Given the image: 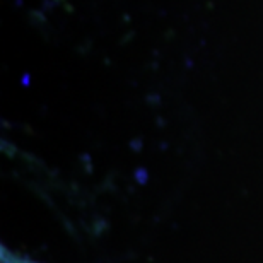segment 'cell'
Segmentation results:
<instances>
[{
	"mask_svg": "<svg viewBox=\"0 0 263 263\" xmlns=\"http://www.w3.org/2000/svg\"><path fill=\"white\" fill-rule=\"evenodd\" d=\"M2 263H29V261H24L21 258H15L14 255H10L9 251H4L2 253Z\"/></svg>",
	"mask_w": 263,
	"mask_h": 263,
	"instance_id": "6da1fadb",
	"label": "cell"
}]
</instances>
